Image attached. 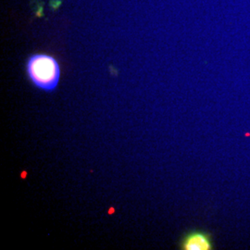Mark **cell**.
I'll list each match as a JSON object with an SVG mask.
<instances>
[{
	"mask_svg": "<svg viewBox=\"0 0 250 250\" xmlns=\"http://www.w3.org/2000/svg\"><path fill=\"white\" fill-rule=\"evenodd\" d=\"M182 250H212V243L206 232H190L182 242Z\"/></svg>",
	"mask_w": 250,
	"mask_h": 250,
	"instance_id": "7a4b0ae2",
	"label": "cell"
},
{
	"mask_svg": "<svg viewBox=\"0 0 250 250\" xmlns=\"http://www.w3.org/2000/svg\"><path fill=\"white\" fill-rule=\"evenodd\" d=\"M26 72L36 87L46 92L56 89L61 78L58 61L46 54L32 55L27 61Z\"/></svg>",
	"mask_w": 250,
	"mask_h": 250,
	"instance_id": "6da1fadb",
	"label": "cell"
}]
</instances>
